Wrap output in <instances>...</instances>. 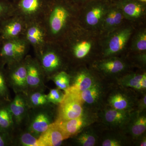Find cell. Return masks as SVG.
<instances>
[{
	"label": "cell",
	"instance_id": "obj_1",
	"mask_svg": "<svg viewBox=\"0 0 146 146\" xmlns=\"http://www.w3.org/2000/svg\"><path fill=\"white\" fill-rule=\"evenodd\" d=\"M65 92L56 120L67 121L81 117L84 115V104L81 92L73 86H70Z\"/></svg>",
	"mask_w": 146,
	"mask_h": 146
},
{
	"label": "cell",
	"instance_id": "obj_2",
	"mask_svg": "<svg viewBox=\"0 0 146 146\" xmlns=\"http://www.w3.org/2000/svg\"><path fill=\"white\" fill-rule=\"evenodd\" d=\"M39 109L33 114L29 123V132L36 137H39L53 123L52 115L49 110L44 107Z\"/></svg>",
	"mask_w": 146,
	"mask_h": 146
},
{
	"label": "cell",
	"instance_id": "obj_3",
	"mask_svg": "<svg viewBox=\"0 0 146 146\" xmlns=\"http://www.w3.org/2000/svg\"><path fill=\"white\" fill-rule=\"evenodd\" d=\"M89 3L85 21L89 25L96 26L103 21L110 5L106 0H93Z\"/></svg>",
	"mask_w": 146,
	"mask_h": 146
},
{
	"label": "cell",
	"instance_id": "obj_4",
	"mask_svg": "<svg viewBox=\"0 0 146 146\" xmlns=\"http://www.w3.org/2000/svg\"><path fill=\"white\" fill-rule=\"evenodd\" d=\"M132 33L131 29L127 28L116 31L110 36L105 51V56L119 52L125 46Z\"/></svg>",
	"mask_w": 146,
	"mask_h": 146
},
{
	"label": "cell",
	"instance_id": "obj_5",
	"mask_svg": "<svg viewBox=\"0 0 146 146\" xmlns=\"http://www.w3.org/2000/svg\"><path fill=\"white\" fill-rule=\"evenodd\" d=\"M67 137L55 121L38 138L39 146H57L61 145Z\"/></svg>",
	"mask_w": 146,
	"mask_h": 146
},
{
	"label": "cell",
	"instance_id": "obj_6",
	"mask_svg": "<svg viewBox=\"0 0 146 146\" xmlns=\"http://www.w3.org/2000/svg\"><path fill=\"white\" fill-rule=\"evenodd\" d=\"M145 3L138 0H119L115 5L126 17L136 19L140 18L145 13Z\"/></svg>",
	"mask_w": 146,
	"mask_h": 146
},
{
	"label": "cell",
	"instance_id": "obj_7",
	"mask_svg": "<svg viewBox=\"0 0 146 146\" xmlns=\"http://www.w3.org/2000/svg\"><path fill=\"white\" fill-rule=\"evenodd\" d=\"M68 16V10L64 5L58 3L54 6L49 20L50 27L53 34H57L61 31Z\"/></svg>",
	"mask_w": 146,
	"mask_h": 146
},
{
	"label": "cell",
	"instance_id": "obj_8",
	"mask_svg": "<svg viewBox=\"0 0 146 146\" xmlns=\"http://www.w3.org/2000/svg\"><path fill=\"white\" fill-rule=\"evenodd\" d=\"M57 123L67 138L79 133L87 124V118L84 115L67 121L56 120Z\"/></svg>",
	"mask_w": 146,
	"mask_h": 146
},
{
	"label": "cell",
	"instance_id": "obj_9",
	"mask_svg": "<svg viewBox=\"0 0 146 146\" xmlns=\"http://www.w3.org/2000/svg\"><path fill=\"white\" fill-rule=\"evenodd\" d=\"M127 125L128 132L133 138L141 136L146 129V117L145 112L139 110L131 114L130 119Z\"/></svg>",
	"mask_w": 146,
	"mask_h": 146
},
{
	"label": "cell",
	"instance_id": "obj_10",
	"mask_svg": "<svg viewBox=\"0 0 146 146\" xmlns=\"http://www.w3.org/2000/svg\"><path fill=\"white\" fill-rule=\"evenodd\" d=\"M129 111L108 108L104 111L103 119L105 122L109 125L123 126L127 125L130 117Z\"/></svg>",
	"mask_w": 146,
	"mask_h": 146
},
{
	"label": "cell",
	"instance_id": "obj_11",
	"mask_svg": "<svg viewBox=\"0 0 146 146\" xmlns=\"http://www.w3.org/2000/svg\"><path fill=\"white\" fill-rule=\"evenodd\" d=\"M10 81L14 89L18 91H25L27 88L26 66L20 65L12 71Z\"/></svg>",
	"mask_w": 146,
	"mask_h": 146
},
{
	"label": "cell",
	"instance_id": "obj_12",
	"mask_svg": "<svg viewBox=\"0 0 146 146\" xmlns=\"http://www.w3.org/2000/svg\"><path fill=\"white\" fill-rule=\"evenodd\" d=\"M27 101L24 97L17 95L8 106V109L16 122L21 123L26 112Z\"/></svg>",
	"mask_w": 146,
	"mask_h": 146
},
{
	"label": "cell",
	"instance_id": "obj_13",
	"mask_svg": "<svg viewBox=\"0 0 146 146\" xmlns=\"http://www.w3.org/2000/svg\"><path fill=\"white\" fill-rule=\"evenodd\" d=\"M109 103L111 107L119 110L130 111L133 103L130 99L123 93L116 92L110 97Z\"/></svg>",
	"mask_w": 146,
	"mask_h": 146
},
{
	"label": "cell",
	"instance_id": "obj_14",
	"mask_svg": "<svg viewBox=\"0 0 146 146\" xmlns=\"http://www.w3.org/2000/svg\"><path fill=\"white\" fill-rule=\"evenodd\" d=\"M96 83L95 79L90 73L82 71L77 74L72 86L81 92L90 88Z\"/></svg>",
	"mask_w": 146,
	"mask_h": 146
},
{
	"label": "cell",
	"instance_id": "obj_15",
	"mask_svg": "<svg viewBox=\"0 0 146 146\" xmlns=\"http://www.w3.org/2000/svg\"><path fill=\"white\" fill-rule=\"evenodd\" d=\"M27 88L36 89L41 85L42 76L37 66L33 63H29L26 66Z\"/></svg>",
	"mask_w": 146,
	"mask_h": 146
},
{
	"label": "cell",
	"instance_id": "obj_16",
	"mask_svg": "<svg viewBox=\"0 0 146 146\" xmlns=\"http://www.w3.org/2000/svg\"><path fill=\"white\" fill-rule=\"evenodd\" d=\"M102 95L100 86L96 83L89 89L81 92L82 99L84 104L93 105L98 102Z\"/></svg>",
	"mask_w": 146,
	"mask_h": 146
},
{
	"label": "cell",
	"instance_id": "obj_17",
	"mask_svg": "<svg viewBox=\"0 0 146 146\" xmlns=\"http://www.w3.org/2000/svg\"><path fill=\"white\" fill-rule=\"evenodd\" d=\"M42 67L46 72H51L58 69L61 65V60L58 55L53 52H48L42 58Z\"/></svg>",
	"mask_w": 146,
	"mask_h": 146
},
{
	"label": "cell",
	"instance_id": "obj_18",
	"mask_svg": "<svg viewBox=\"0 0 146 146\" xmlns=\"http://www.w3.org/2000/svg\"><path fill=\"white\" fill-rule=\"evenodd\" d=\"M99 68L104 72L114 74L122 72L125 68L123 61L117 58H112L104 60L100 63Z\"/></svg>",
	"mask_w": 146,
	"mask_h": 146
},
{
	"label": "cell",
	"instance_id": "obj_19",
	"mask_svg": "<svg viewBox=\"0 0 146 146\" xmlns=\"http://www.w3.org/2000/svg\"><path fill=\"white\" fill-rule=\"evenodd\" d=\"M97 139L96 136L93 131L86 129L78 133L76 138V142L79 145L94 146L96 145Z\"/></svg>",
	"mask_w": 146,
	"mask_h": 146
},
{
	"label": "cell",
	"instance_id": "obj_20",
	"mask_svg": "<svg viewBox=\"0 0 146 146\" xmlns=\"http://www.w3.org/2000/svg\"><path fill=\"white\" fill-rule=\"evenodd\" d=\"M13 124V117L8 107L0 108V132L5 133Z\"/></svg>",
	"mask_w": 146,
	"mask_h": 146
},
{
	"label": "cell",
	"instance_id": "obj_21",
	"mask_svg": "<svg viewBox=\"0 0 146 146\" xmlns=\"http://www.w3.org/2000/svg\"><path fill=\"white\" fill-rule=\"evenodd\" d=\"M145 74L128 75L120 80V83L125 87H130L137 90H141L140 82Z\"/></svg>",
	"mask_w": 146,
	"mask_h": 146
},
{
	"label": "cell",
	"instance_id": "obj_22",
	"mask_svg": "<svg viewBox=\"0 0 146 146\" xmlns=\"http://www.w3.org/2000/svg\"><path fill=\"white\" fill-rule=\"evenodd\" d=\"M28 104L32 107L37 108L44 107L48 103L47 95L39 91L33 92L29 98Z\"/></svg>",
	"mask_w": 146,
	"mask_h": 146
},
{
	"label": "cell",
	"instance_id": "obj_23",
	"mask_svg": "<svg viewBox=\"0 0 146 146\" xmlns=\"http://www.w3.org/2000/svg\"><path fill=\"white\" fill-rule=\"evenodd\" d=\"M70 76L65 72L58 73L53 78V81L58 88L64 91L70 87Z\"/></svg>",
	"mask_w": 146,
	"mask_h": 146
},
{
	"label": "cell",
	"instance_id": "obj_24",
	"mask_svg": "<svg viewBox=\"0 0 146 146\" xmlns=\"http://www.w3.org/2000/svg\"><path fill=\"white\" fill-rule=\"evenodd\" d=\"M17 42V41H10L5 44L1 50V56L7 59L16 58L15 50Z\"/></svg>",
	"mask_w": 146,
	"mask_h": 146
},
{
	"label": "cell",
	"instance_id": "obj_25",
	"mask_svg": "<svg viewBox=\"0 0 146 146\" xmlns=\"http://www.w3.org/2000/svg\"><path fill=\"white\" fill-rule=\"evenodd\" d=\"M91 48V44L87 41H82L78 43L74 47L75 56L78 58H82L89 53Z\"/></svg>",
	"mask_w": 146,
	"mask_h": 146
},
{
	"label": "cell",
	"instance_id": "obj_26",
	"mask_svg": "<svg viewBox=\"0 0 146 146\" xmlns=\"http://www.w3.org/2000/svg\"><path fill=\"white\" fill-rule=\"evenodd\" d=\"M22 25L18 22H13L7 24L3 30V35L6 38L17 36L22 31Z\"/></svg>",
	"mask_w": 146,
	"mask_h": 146
},
{
	"label": "cell",
	"instance_id": "obj_27",
	"mask_svg": "<svg viewBox=\"0 0 146 146\" xmlns=\"http://www.w3.org/2000/svg\"><path fill=\"white\" fill-rule=\"evenodd\" d=\"M133 48L136 50L143 51L146 50V31H141L135 36L133 43Z\"/></svg>",
	"mask_w": 146,
	"mask_h": 146
},
{
	"label": "cell",
	"instance_id": "obj_28",
	"mask_svg": "<svg viewBox=\"0 0 146 146\" xmlns=\"http://www.w3.org/2000/svg\"><path fill=\"white\" fill-rule=\"evenodd\" d=\"M20 143L24 146H39L38 138L30 133H24L19 139Z\"/></svg>",
	"mask_w": 146,
	"mask_h": 146
},
{
	"label": "cell",
	"instance_id": "obj_29",
	"mask_svg": "<svg viewBox=\"0 0 146 146\" xmlns=\"http://www.w3.org/2000/svg\"><path fill=\"white\" fill-rule=\"evenodd\" d=\"M63 96L64 94L59 89H52L47 95V98L49 102L57 104L60 103Z\"/></svg>",
	"mask_w": 146,
	"mask_h": 146
},
{
	"label": "cell",
	"instance_id": "obj_30",
	"mask_svg": "<svg viewBox=\"0 0 146 146\" xmlns=\"http://www.w3.org/2000/svg\"><path fill=\"white\" fill-rule=\"evenodd\" d=\"M123 145V141L120 138L115 136H109L105 138L102 142L103 146H121Z\"/></svg>",
	"mask_w": 146,
	"mask_h": 146
},
{
	"label": "cell",
	"instance_id": "obj_31",
	"mask_svg": "<svg viewBox=\"0 0 146 146\" xmlns=\"http://www.w3.org/2000/svg\"><path fill=\"white\" fill-rule=\"evenodd\" d=\"M7 93V87L4 77L0 71V96L5 97Z\"/></svg>",
	"mask_w": 146,
	"mask_h": 146
},
{
	"label": "cell",
	"instance_id": "obj_32",
	"mask_svg": "<svg viewBox=\"0 0 146 146\" xmlns=\"http://www.w3.org/2000/svg\"><path fill=\"white\" fill-rule=\"evenodd\" d=\"M9 7L8 4L0 0V16L6 11Z\"/></svg>",
	"mask_w": 146,
	"mask_h": 146
},
{
	"label": "cell",
	"instance_id": "obj_33",
	"mask_svg": "<svg viewBox=\"0 0 146 146\" xmlns=\"http://www.w3.org/2000/svg\"><path fill=\"white\" fill-rule=\"evenodd\" d=\"M146 96L144 95L143 98L140 100L139 102V108L140 110L143 111L146 109Z\"/></svg>",
	"mask_w": 146,
	"mask_h": 146
},
{
	"label": "cell",
	"instance_id": "obj_34",
	"mask_svg": "<svg viewBox=\"0 0 146 146\" xmlns=\"http://www.w3.org/2000/svg\"><path fill=\"white\" fill-rule=\"evenodd\" d=\"M3 132H0V146H5L7 144V138Z\"/></svg>",
	"mask_w": 146,
	"mask_h": 146
},
{
	"label": "cell",
	"instance_id": "obj_35",
	"mask_svg": "<svg viewBox=\"0 0 146 146\" xmlns=\"http://www.w3.org/2000/svg\"><path fill=\"white\" fill-rule=\"evenodd\" d=\"M139 145L140 146H146V137H144L143 138H141L139 142Z\"/></svg>",
	"mask_w": 146,
	"mask_h": 146
},
{
	"label": "cell",
	"instance_id": "obj_36",
	"mask_svg": "<svg viewBox=\"0 0 146 146\" xmlns=\"http://www.w3.org/2000/svg\"><path fill=\"white\" fill-rule=\"evenodd\" d=\"M138 1H140L142 2L145 3L146 2V0H138Z\"/></svg>",
	"mask_w": 146,
	"mask_h": 146
},
{
	"label": "cell",
	"instance_id": "obj_37",
	"mask_svg": "<svg viewBox=\"0 0 146 146\" xmlns=\"http://www.w3.org/2000/svg\"><path fill=\"white\" fill-rule=\"evenodd\" d=\"M81 1H93V0H81Z\"/></svg>",
	"mask_w": 146,
	"mask_h": 146
}]
</instances>
